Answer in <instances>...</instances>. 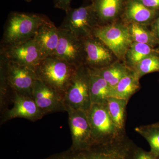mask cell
Segmentation results:
<instances>
[{
    "label": "cell",
    "mask_w": 159,
    "mask_h": 159,
    "mask_svg": "<svg viewBox=\"0 0 159 159\" xmlns=\"http://www.w3.org/2000/svg\"><path fill=\"white\" fill-rule=\"evenodd\" d=\"M157 54L145 57L132 69L139 78L149 73L159 71V56Z\"/></svg>",
    "instance_id": "d4e9b609"
},
{
    "label": "cell",
    "mask_w": 159,
    "mask_h": 159,
    "mask_svg": "<svg viewBox=\"0 0 159 159\" xmlns=\"http://www.w3.org/2000/svg\"><path fill=\"white\" fill-rule=\"evenodd\" d=\"M72 0H53L55 8L66 11L71 8L70 4Z\"/></svg>",
    "instance_id": "4316f807"
},
{
    "label": "cell",
    "mask_w": 159,
    "mask_h": 159,
    "mask_svg": "<svg viewBox=\"0 0 159 159\" xmlns=\"http://www.w3.org/2000/svg\"><path fill=\"white\" fill-rule=\"evenodd\" d=\"M137 146L126 135L106 143H97L88 148H70L43 159H133Z\"/></svg>",
    "instance_id": "6da1fadb"
},
{
    "label": "cell",
    "mask_w": 159,
    "mask_h": 159,
    "mask_svg": "<svg viewBox=\"0 0 159 159\" xmlns=\"http://www.w3.org/2000/svg\"><path fill=\"white\" fill-rule=\"evenodd\" d=\"M93 144L111 142L124 136L114 123L107 104H93L87 112Z\"/></svg>",
    "instance_id": "8992f818"
},
{
    "label": "cell",
    "mask_w": 159,
    "mask_h": 159,
    "mask_svg": "<svg viewBox=\"0 0 159 159\" xmlns=\"http://www.w3.org/2000/svg\"><path fill=\"white\" fill-rule=\"evenodd\" d=\"M159 11L148 9L138 0H125L122 17L128 23H138L145 25L153 22Z\"/></svg>",
    "instance_id": "9a60e30c"
},
{
    "label": "cell",
    "mask_w": 159,
    "mask_h": 159,
    "mask_svg": "<svg viewBox=\"0 0 159 159\" xmlns=\"http://www.w3.org/2000/svg\"><path fill=\"white\" fill-rule=\"evenodd\" d=\"M90 94L92 104H106L112 88L94 69L89 68Z\"/></svg>",
    "instance_id": "ac0fdd59"
},
{
    "label": "cell",
    "mask_w": 159,
    "mask_h": 159,
    "mask_svg": "<svg viewBox=\"0 0 159 159\" xmlns=\"http://www.w3.org/2000/svg\"><path fill=\"white\" fill-rule=\"evenodd\" d=\"M138 1L148 9L159 11V0H138Z\"/></svg>",
    "instance_id": "83f0119b"
},
{
    "label": "cell",
    "mask_w": 159,
    "mask_h": 159,
    "mask_svg": "<svg viewBox=\"0 0 159 159\" xmlns=\"http://www.w3.org/2000/svg\"><path fill=\"white\" fill-rule=\"evenodd\" d=\"M32 97L44 116L56 112L66 111L61 97L56 91L39 79L34 82Z\"/></svg>",
    "instance_id": "5bb4252c"
},
{
    "label": "cell",
    "mask_w": 159,
    "mask_h": 159,
    "mask_svg": "<svg viewBox=\"0 0 159 159\" xmlns=\"http://www.w3.org/2000/svg\"><path fill=\"white\" fill-rule=\"evenodd\" d=\"M156 50H157V54H159V48H158Z\"/></svg>",
    "instance_id": "f546056e"
},
{
    "label": "cell",
    "mask_w": 159,
    "mask_h": 159,
    "mask_svg": "<svg viewBox=\"0 0 159 159\" xmlns=\"http://www.w3.org/2000/svg\"><path fill=\"white\" fill-rule=\"evenodd\" d=\"M25 1H26L27 2H31L32 0H25Z\"/></svg>",
    "instance_id": "4dcf8cb0"
},
{
    "label": "cell",
    "mask_w": 159,
    "mask_h": 159,
    "mask_svg": "<svg viewBox=\"0 0 159 159\" xmlns=\"http://www.w3.org/2000/svg\"><path fill=\"white\" fill-rule=\"evenodd\" d=\"M113 22L97 27L93 34L107 46L119 59L125 60L133 42L128 26Z\"/></svg>",
    "instance_id": "ba28073f"
},
{
    "label": "cell",
    "mask_w": 159,
    "mask_h": 159,
    "mask_svg": "<svg viewBox=\"0 0 159 159\" xmlns=\"http://www.w3.org/2000/svg\"><path fill=\"white\" fill-rule=\"evenodd\" d=\"M66 111L77 110L88 112L92 106L89 87V69L78 67L63 98Z\"/></svg>",
    "instance_id": "52a82bcc"
},
{
    "label": "cell",
    "mask_w": 159,
    "mask_h": 159,
    "mask_svg": "<svg viewBox=\"0 0 159 159\" xmlns=\"http://www.w3.org/2000/svg\"><path fill=\"white\" fill-rule=\"evenodd\" d=\"M92 2L101 25L113 22L121 16L125 0H92Z\"/></svg>",
    "instance_id": "e0dca14e"
},
{
    "label": "cell",
    "mask_w": 159,
    "mask_h": 159,
    "mask_svg": "<svg viewBox=\"0 0 159 159\" xmlns=\"http://www.w3.org/2000/svg\"><path fill=\"white\" fill-rule=\"evenodd\" d=\"M66 15L61 29L70 31L80 40L94 35L95 29L100 25L92 4L78 8H71Z\"/></svg>",
    "instance_id": "5b68a950"
},
{
    "label": "cell",
    "mask_w": 159,
    "mask_h": 159,
    "mask_svg": "<svg viewBox=\"0 0 159 159\" xmlns=\"http://www.w3.org/2000/svg\"><path fill=\"white\" fill-rule=\"evenodd\" d=\"M129 33L133 42L146 44L151 47L159 44L152 31L146 28L145 25L138 23H131L128 25Z\"/></svg>",
    "instance_id": "603a6c76"
},
{
    "label": "cell",
    "mask_w": 159,
    "mask_h": 159,
    "mask_svg": "<svg viewBox=\"0 0 159 159\" xmlns=\"http://www.w3.org/2000/svg\"><path fill=\"white\" fill-rule=\"evenodd\" d=\"M158 54L156 49L146 44L133 42L125 54L128 66L133 69L142 60L149 55Z\"/></svg>",
    "instance_id": "7402d4cb"
},
{
    "label": "cell",
    "mask_w": 159,
    "mask_h": 159,
    "mask_svg": "<svg viewBox=\"0 0 159 159\" xmlns=\"http://www.w3.org/2000/svg\"><path fill=\"white\" fill-rule=\"evenodd\" d=\"M91 1H92V0H91Z\"/></svg>",
    "instance_id": "1f68e13d"
},
{
    "label": "cell",
    "mask_w": 159,
    "mask_h": 159,
    "mask_svg": "<svg viewBox=\"0 0 159 159\" xmlns=\"http://www.w3.org/2000/svg\"><path fill=\"white\" fill-rule=\"evenodd\" d=\"M0 67V80L12 91L33 99V86L38 79L34 68L13 62L1 54Z\"/></svg>",
    "instance_id": "277c9868"
},
{
    "label": "cell",
    "mask_w": 159,
    "mask_h": 159,
    "mask_svg": "<svg viewBox=\"0 0 159 159\" xmlns=\"http://www.w3.org/2000/svg\"><path fill=\"white\" fill-rule=\"evenodd\" d=\"M128 101L115 97H109L107 102V109L117 129L125 134V120L126 106Z\"/></svg>",
    "instance_id": "ffe728a7"
},
{
    "label": "cell",
    "mask_w": 159,
    "mask_h": 159,
    "mask_svg": "<svg viewBox=\"0 0 159 159\" xmlns=\"http://www.w3.org/2000/svg\"></svg>",
    "instance_id": "d6a6232c"
},
{
    "label": "cell",
    "mask_w": 159,
    "mask_h": 159,
    "mask_svg": "<svg viewBox=\"0 0 159 159\" xmlns=\"http://www.w3.org/2000/svg\"><path fill=\"white\" fill-rule=\"evenodd\" d=\"M48 20L42 14L11 12L4 27L2 46L17 44L34 38L39 27Z\"/></svg>",
    "instance_id": "7a4b0ae2"
},
{
    "label": "cell",
    "mask_w": 159,
    "mask_h": 159,
    "mask_svg": "<svg viewBox=\"0 0 159 159\" xmlns=\"http://www.w3.org/2000/svg\"><path fill=\"white\" fill-rule=\"evenodd\" d=\"M93 69L102 76L112 88L115 87L119 81L132 70L125 64L119 61H115L101 68Z\"/></svg>",
    "instance_id": "44dd1931"
},
{
    "label": "cell",
    "mask_w": 159,
    "mask_h": 159,
    "mask_svg": "<svg viewBox=\"0 0 159 159\" xmlns=\"http://www.w3.org/2000/svg\"><path fill=\"white\" fill-rule=\"evenodd\" d=\"M151 31L159 42V16L152 22Z\"/></svg>",
    "instance_id": "f1b7e54d"
},
{
    "label": "cell",
    "mask_w": 159,
    "mask_h": 159,
    "mask_svg": "<svg viewBox=\"0 0 159 159\" xmlns=\"http://www.w3.org/2000/svg\"><path fill=\"white\" fill-rule=\"evenodd\" d=\"M1 47V54L7 59L34 69L45 57L34 38L17 44Z\"/></svg>",
    "instance_id": "9c48e42d"
},
{
    "label": "cell",
    "mask_w": 159,
    "mask_h": 159,
    "mask_svg": "<svg viewBox=\"0 0 159 159\" xmlns=\"http://www.w3.org/2000/svg\"><path fill=\"white\" fill-rule=\"evenodd\" d=\"M78 67L58 58L45 57L35 67L38 79L63 98Z\"/></svg>",
    "instance_id": "3957f363"
},
{
    "label": "cell",
    "mask_w": 159,
    "mask_h": 159,
    "mask_svg": "<svg viewBox=\"0 0 159 159\" xmlns=\"http://www.w3.org/2000/svg\"><path fill=\"white\" fill-rule=\"evenodd\" d=\"M140 79L134 70H132L112 88L111 97L129 101L140 89Z\"/></svg>",
    "instance_id": "d6986e66"
},
{
    "label": "cell",
    "mask_w": 159,
    "mask_h": 159,
    "mask_svg": "<svg viewBox=\"0 0 159 159\" xmlns=\"http://www.w3.org/2000/svg\"><path fill=\"white\" fill-rule=\"evenodd\" d=\"M133 159H158L150 152H147L137 146L134 152Z\"/></svg>",
    "instance_id": "484cf974"
},
{
    "label": "cell",
    "mask_w": 159,
    "mask_h": 159,
    "mask_svg": "<svg viewBox=\"0 0 159 159\" xmlns=\"http://www.w3.org/2000/svg\"><path fill=\"white\" fill-rule=\"evenodd\" d=\"M69 123L72 136L70 148L81 149L93 145L92 132L87 112L68 109Z\"/></svg>",
    "instance_id": "30bf717a"
},
{
    "label": "cell",
    "mask_w": 159,
    "mask_h": 159,
    "mask_svg": "<svg viewBox=\"0 0 159 159\" xmlns=\"http://www.w3.org/2000/svg\"><path fill=\"white\" fill-rule=\"evenodd\" d=\"M84 51V65L100 69L115 62L114 53L102 41L93 35L82 40Z\"/></svg>",
    "instance_id": "7c38bea8"
},
{
    "label": "cell",
    "mask_w": 159,
    "mask_h": 159,
    "mask_svg": "<svg viewBox=\"0 0 159 159\" xmlns=\"http://www.w3.org/2000/svg\"><path fill=\"white\" fill-rule=\"evenodd\" d=\"M34 39L45 57L54 56L59 41V28L48 20L39 27Z\"/></svg>",
    "instance_id": "2e32d148"
},
{
    "label": "cell",
    "mask_w": 159,
    "mask_h": 159,
    "mask_svg": "<svg viewBox=\"0 0 159 159\" xmlns=\"http://www.w3.org/2000/svg\"><path fill=\"white\" fill-rule=\"evenodd\" d=\"M135 131L147 141L150 147L149 152L159 159V123L139 126Z\"/></svg>",
    "instance_id": "cb8c5ba5"
},
{
    "label": "cell",
    "mask_w": 159,
    "mask_h": 159,
    "mask_svg": "<svg viewBox=\"0 0 159 159\" xmlns=\"http://www.w3.org/2000/svg\"><path fill=\"white\" fill-rule=\"evenodd\" d=\"M59 29V39L54 56L77 67L84 65V51L82 40L70 31Z\"/></svg>",
    "instance_id": "8fae6325"
},
{
    "label": "cell",
    "mask_w": 159,
    "mask_h": 159,
    "mask_svg": "<svg viewBox=\"0 0 159 159\" xmlns=\"http://www.w3.org/2000/svg\"><path fill=\"white\" fill-rule=\"evenodd\" d=\"M12 108L7 109L1 116V123L3 124L11 119L24 118L30 121H38L44 115L36 105L34 99L13 92Z\"/></svg>",
    "instance_id": "4fadbf2b"
}]
</instances>
